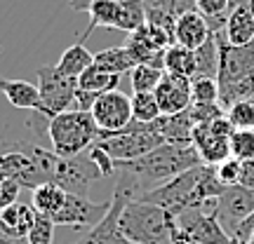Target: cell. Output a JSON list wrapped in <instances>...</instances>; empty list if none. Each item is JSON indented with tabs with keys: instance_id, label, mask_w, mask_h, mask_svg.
<instances>
[{
	"instance_id": "cell-49",
	"label": "cell",
	"mask_w": 254,
	"mask_h": 244,
	"mask_svg": "<svg viewBox=\"0 0 254 244\" xmlns=\"http://www.w3.org/2000/svg\"><path fill=\"white\" fill-rule=\"evenodd\" d=\"M247 244H254V240H250V242H247Z\"/></svg>"
},
{
	"instance_id": "cell-32",
	"label": "cell",
	"mask_w": 254,
	"mask_h": 244,
	"mask_svg": "<svg viewBox=\"0 0 254 244\" xmlns=\"http://www.w3.org/2000/svg\"><path fill=\"white\" fill-rule=\"evenodd\" d=\"M55 221L45 214H38L36 211V221L28 230L26 242L28 244H55Z\"/></svg>"
},
{
	"instance_id": "cell-44",
	"label": "cell",
	"mask_w": 254,
	"mask_h": 244,
	"mask_svg": "<svg viewBox=\"0 0 254 244\" xmlns=\"http://www.w3.org/2000/svg\"><path fill=\"white\" fill-rule=\"evenodd\" d=\"M92 5V0H68V7L75 12H87Z\"/></svg>"
},
{
	"instance_id": "cell-5",
	"label": "cell",
	"mask_w": 254,
	"mask_h": 244,
	"mask_svg": "<svg viewBox=\"0 0 254 244\" xmlns=\"http://www.w3.org/2000/svg\"><path fill=\"white\" fill-rule=\"evenodd\" d=\"M99 141V127L90 110L68 108L47 120V144L59 157H73Z\"/></svg>"
},
{
	"instance_id": "cell-6",
	"label": "cell",
	"mask_w": 254,
	"mask_h": 244,
	"mask_svg": "<svg viewBox=\"0 0 254 244\" xmlns=\"http://www.w3.org/2000/svg\"><path fill=\"white\" fill-rule=\"evenodd\" d=\"M38 90L43 97V115L55 118L64 110H68L75 103L78 92V78L66 75L59 66H40L36 71Z\"/></svg>"
},
{
	"instance_id": "cell-28",
	"label": "cell",
	"mask_w": 254,
	"mask_h": 244,
	"mask_svg": "<svg viewBox=\"0 0 254 244\" xmlns=\"http://www.w3.org/2000/svg\"><path fill=\"white\" fill-rule=\"evenodd\" d=\"M146 24V7L141 0H120L118 9V21H116V31L123 33H134L139 26Z\"/></svg>"
},
{
	"instance_id": "cell-4",
	"label": "cell",
	"mask_w": 254,
	"mask_h": 244,
	"mask_svg": "<svg viewBox=\"0 0 254 244\" xmlns=\"http://www.w3.org/2000/svg\"><path fill=\"white\" fill-rule=\"evenodd\" d=\"M172 221L174 214L167 209L144 202L129 199L120 214L118 228L123 237L136 244H172Z\"/></svg>"
},
{
	"instance_id": "cell-14",
	"label": "cell",
	"mask_w": 254,
	"mask_h": 244,
	"mask_svg": "<svg viewBox=\"0 0 254 244\" xmlns=\"http://www.w3.org/2000/svg\"><path fill=\"white\" fill-rule=\"evenodd\" d=\"M155 99L158 106L163 110V115H174V113H182L193 103L190 97V78L184 75H172V73L165 71L160 85L155 87Z\"/></svg>"
},
{
	"instance_id": "cell-15",
	"label": "cell",
	"mask_w": 254,
	"mask_h": 244,
	"mask_svg": "<svg viewBox=\"0 0 254 244\" xmlns=\"http://www.w3.org/2000/svg\"><path fill=\"white\" fill-rule=\"evenodd\" d=\"M141 2L146 7V21L165 28L172 36L177 19L190 9H195V0H141Z\"/></svg>"
},
{
	"instance_id": "cell-50",
	"label": "cell",
	"mask_w": 254,
	"mask_h": 244,
	"mask_svg": "<svg viewBox=\"0 0 254 244\" xmlns=\"http://www.w3.org/2000/svg\"><path fill=\"white\" fill-rule=\"evenodd\" d=\"M0 186H2V176H0Z\"/></svg>"
},
{
	"instance_id": "cell-45",
	"label": "cell",
	"mask_w": 254,
	"mask_h": 244,
	"mask_svg": "<svg viewBox=\"0 0 254 244\" xmlns=\"http://www.w3.org/2000/svg\"><path fill=\"white\" fill-rule=\"evenodd\" d=\"M250 0H231V9L233 7H240V5H247Z\"/></svg>"
},
{
	"instance_id": "cell-33",
	"label": "cell",
	"mask_w": 254,
	"mask_h": 244,
	"mask_svg": "<svg viewBox=\"0 0 254 244\" xmlns=\"http://www.w3.org/2000/svg\"><path fill=\"white\" fill-rule=\"evenodd\" d=\"M226 118L233 129H254V99L233 103L226 110Z\"/></svg>"
},
{
	"instance_id": "cell-31",
	"label": "cell",
	"mask_w": 254,
	"mask_h": 244,
	"mask_svg": "<svg viewBox=\"0 0 254 244\" xmlns=\"http://www.w3.org/2000/svg\"><path fill=\"white\" fill-rule=\"evenodd\" d=\"M190 97H193V103H219L217 78H207V75L190 78Z\"/></svg>"
},
{
	"instance_id": "cell-39",
	"label": "cell",
	"mask_w": 254,
	"mask_h": 244,
	"mask_svg": "<svg viewBox=\"0 0 254 244\" xmlns=\"http://www.w3.org/2000/svg\"><path fill=\"white\" fill-rule=\"evenodd\" d=\"M19 190H21V186H19L17 181H12V179H2V186H0V211L5 207H9V204H14V202H19Z\"/></svg>"
},
{
	"instance_id": "cell-47",
	"label": "cell",
	"mask_w": 254,
	"mask_h": 244,
	"mask_svg": "<svg viewBox=\"0 0 254 244\" xmlns=\"http://www.w3.org/2000/svg\"><path fill=\"white\" fill-rule=\"evenodd\" d=\"M247 7H250V12H252V17H254V0H250V2H247Z\"/></svg>"
},
{
	"instance_id": "cell-13",
	"label": "cell",
	"mask_w": 254,
	"mask_h": 244,
	"mask_svg": "<svg viewBox=\"0 0 254 244\" xmlns=\"http://www.w3.org/2000/svg\"><path fill=\"white\" fill-rule=\"evenodd\" d=\"M254 214V190L243 186H228L217 199V216L228 235L236 233V228Z\"/></svg>"
},
{
	"instance_id": "cell-9",
	"label": "cell",
	"mask_w": 254,
	"mask_h": 244,
	"mask_svg": "<svg viewBox=\"0 0 254 244\" xmlns=\"http://www.w3.org/2000/svg\"><path fill=\"white\" fill-rule=\"evenodd\" d=\"M90 113L99 127V139L111 136L120 129H125L134 120L132 118V97H127L118 90L99 94V99L94 101Z\"/></svg>"
},
{
	"instance_id": "cell-21",
	"label": "cell",
	"mask_w": 254,
	"mask_h": 244,
	"mask_svg": "<svg viewBox=\"0 0 254 244\" xmlns=\"http://www.w3.org/2000/svg\"><path fill=\"white\" fill-rule=\"evenodd\" d=\"M118 9H120V0H92L90 9H87L90 24H87V28L80 33L78 43H85L94 28H116Z\"/></svg>"
},
{
	"instance_id": "cell-8",
	"label": "cell",
	"mask_w": 254,
	"mask_h": 244,
	"mask_svg": "<svg viewBox=\"0 0 254 244\" xmlns=\"http://www.w3.org/2000/svg\"><path fill=\"white\" fill-rule=\"evenodd\" d=\"M231 134H233V125L228 122L226 115L212 120V122L195 125L190 141L195 146L202 164L217 167L219 162L231 157Z\"/></svg>"
},
{
	"instance_id": "cell-12",
	"label": "cell",
	"mask_w": 254,
	"mask_h": 244,
	"mask_svg": "<svg viewBox=\"0 0 254 244\" xmlns=\"http://www.w3.org/2000/svg\"><path fill=\"white\" fill-rule=\"evenodd\" d=\"M109 207H111V199H106V202H92V199H87V195L68 193L62 209L57 214H52L50 218L55 221L57 226L94 228L101 218L106 216Z\"/></svg>"
},
{
	"instance_id": "cell-10",
	"label": "cell",
	"mask_w": 254,
	"mask_h": 244,
	"mask_svg": "<svg viewBox=\"0 0 254 244\" xmlns=\"http://www.w3.org/2000/svg\"><path fill=\"white\" fill-rule=\"evenodd\" d=\"M174 221L184 233H189L200 244H226L231 240V235L224 230L221 221H219L217 209L190 207L174 214Z\"/></svg>"
},
{
	"instance_id": "cell-40",
	"label": "cell",
	"mask_w": 254,
	"mask_h": 244,
	"mask_svg": "<svg viewBox=\"0 0 254 244\" xmlns=\"http://www.w3.org/2000/svg\"><path fill=\"white\" fill-rule=\"evenodd\" d=\"M231 237H238V240H243L245 244L250 242V240H254V214H250V216L236 228V233Z\"/></svg>"
},
{
	"instance_id": "cell-42",
	"label": "cell",
	"mask_w": 254,
	"mask_h": 244,
	"mask_svg": "<svg viewBox=\"0 0 254 244\" xmlns=\"http://www.w3.org/2000/svg\"><path fill=\"white\" fill-rule=\"evenodd\" d=\"M238 186L254 190V157L252 160H243V169H240V181Z\"/></svg>"
},
{
	"instance_id": "cell-35",
	"label": "cell",
	"mask_w": 254,
	"mask_h": 244,
	"mask_svg": "<svg viewBox=\"0 0 254 244\" xmlns=\"http://www.w3.org/2000/svg\"><path fill=\"white\" fill-rule=\"evenodd\" d=\"M240 169H243V160H238L233 155L214 167L217 179L224 183V186H238V181H240Z\"/></svg>"
},
{
	"instance_id": "cell-26",
	"label": "cell",
	"mask_w": 254,
	"mask_h": 244,
	"mask_svg": "<svg viewBox=\"0 0 254 244\" xmlns=\"http://www.w3.org/2000/svg\"><path fill=\"white\" fill-rule=\"evenodd\" d=\"M118 85H120V75L109 73V71H101V68H97L94 63L78 78V90H87V92H94V94L113 92V90H118Z\"/></svg>"
},
{
	"instance_id": "cell-11",
	"label": "cell",
	"mask_w": 254,
	"mask_h": 244,
	"mask_svg": "<svg viewBox=\"0 0 254 244\" xmlns=\"http://www.w3.org/2000/svg\"><path fill=\"white\" fill-rule=\"evenodd\" d=\"M101 176H104V174L99 172L97 164L92 162L90 153L85 150V153L73 155V157H59L52 181H55L57 186H62L64 190H68V193L85 195V193H87V186H92L94 181H99Z\"/></svg>"
},
{
	"instance_id": "cell-34",
	"label": "cell",
	"mask_w": 254,
	"mask_h": 244,
	"mask_svg": "<svg viewBox=\"0 0 254 244\" xmlns=\"http://www.w3.org/2000/svg\"><path fill=\"white\" fill-rule=\"evenodd\" d=\"M231 155L238 160L254 157V129H233L231 134Z\"/></svg>"
},
{
	"instance_id": "cell-38",
	"label": "cell",
	"mask_w": 254,
	"mask_h": 244,
	"mask_svg": "<svg viewBox=\"0 0 254 244\" xmlns=\"http://www.w3.org/2000/svg\"><path fill=\"white\" fill-rule=\"evenodd\" d=\"M87 153H90L92 162L99 167V172L104 174V176H111V174H116V160H113V157H111V155L106 153V150H104L99 144H94L90 150H87Z\"/></svg>"
},
{
	"instance_id": "cell-19",
	"label": "cell",
	"mask_w": 254,
	"mask_h": 244,
	"mask_svg": "<svg viewBox=\"0 0 254 244\" xmlns=\"http://www.w3.org/2000/svg\"><path fill=\"white\" fill-rule=\"evenodd\" d=\"M189 108L182 110V113H174V115H160L155 120L158 134L165 139V144H193L190 139H193L195 122L190 118Z\"/></svg>"
},
{
	"instance_id": "cell-7",
	"label": "cell",
	"mask_w": 254,
	"mask_h": 244,
	"mask_svg": "<svg viewBox=\"0 0 254 244\" xmlns=\"http://www.w3.org/2000/svg\"><path fill=\"white\" fill-rule=\"evenodd\" d=\"M219 40V90H226L231 85L245 82L254 78V40L250 45H228L224 31L217 33Z\"/></svg>"
},
{
	"instance_id": "cell-1",
	"label": "cell",
	"mask_w": 254,
	"mask_h": 244,
	"mask_svg": "<svg viewBox=\"0 0 254 244\" xmlns=\"http://www.w3.org/2000/svg\"><path fill=\"white\" fill-rule=\"evenodd\" d=\"M228 186L217 179V172L212 164H198L186 172L177 174L174 179L160 183L158 188L141 193L139 199L158 204L167 209L170 214H179L184 209L202 207L209 199H217Z\"/></svg>"
},
{
	"instance_id": "cell-3",
	"label": "cell",
	"mask_w": 254,
	"mask_h": 244,
	"mask_svg": "<svg viewBox=\"0 0 254 244\" xmlns=\"http://www.w3.org/2000/svg\"><path fill=\"white\" fill-rule=\"evenodd\" d=\"M59 155L36 141H14L0 148V176L33 190L52 181Z\"/></svg>"
},
{
	"instance_id": "cell-41",
	"label": "cell",
	"mask_w": 254,
	"mask_h": 244,
	"mask_svg": "<svg viewBox=\"0 0 254 244\" xmlns=\"http://www.w3.org/2000/svg\"><path fill=\"white\" fill-rule=\"evenodd\" d=\"M99 99V94L94 92H87V90H78L75 92V108L78 110H92L94 101Z\"/></svg>"
},
{
	"instance_id": "cell-18",
	"label": "cell",
	"mask_w": 254,
	"mask_h": 244,
	"mask_svg": "<svg viewBox=\"0 0 254 244\" xmlns=\"http://www.w3.org/2000/svg\"><path fill=\"white\" fill-rule=\"evenodd\" d=\"M33 221H36V209L31 204L14 202L0 211V233L9 240H26Z\"/></svg>"
},
{
	"instance_id": "cell-48",
	"label": "cell",
	"mask_w": 254,
	"mask_h": 244,
	"mask_svg": "<svg viewBox=\"0 0 254 244\" xmlns=\"http://www.w3.org/2000/svg\"><path fill=\"white\" fill-rule=\"evenodd\" d=\"M123 244H136V242H129V240L125 237V240H123Z\"/></svg>"
},
{
	"instance_id": "cell-37",
	"label": "cell",
	"mask_w": 254,
	"mask_h": 244,
	"mask_svg": "<svg viewBox=\"0 0 254 244\" xmlns=\"http://www.w3.org/2000/svg\"><path fill=\"white\" fill-rule=\"evenodd\" d=\"M195 9L205 19L228 17L231 14V0H195Z\"/></svg>"
},
{
	"instance_id": "cell-27",
	"label": "cell",
	"mask_w": 254,
	"mask_h": 244,
	"mask_svg": "<svg viewBox=\"0 0 254 244\" xmlns=\"http://www.w3.org/2000/svg\"><path fill=\"white\" fill-rule=\"evenodd\" d=\"M195 52V75H207V78H217L219 75V40L217 33L198 47Z\"/></svg>"
},
{
	"instance_id": "cell-29",
	"label": "cell",
	"mask_w": 254,
	"mask_h": 244,
	"mask_svg": "<svg viewBox=\"0 0 254 244\" xmlns=\"http://www.w3.org/2000/svg\"><path fill=\"white\" fill-rule=\"evenodd\" d=\"M165 75V68L151 66V63H139L129 71V82L134 92H155V87L160 85Z\"/></svg>"
},
{
	"instance_id": "cell-24",
	"label": "cell",
	"mask_w": 254,
	"mask_h": 244,
	"mask_svg": "<svg viewBox=\"0 0 254 244\" xmlns=\"http://www.w3.org/2000/svg\"><path fill=\"white\" fill-rule=\"evenodd\" d=\"M165 71L172 75L195 78V52L189 47L174 43L165 49Z\"/></svg>"
},
{
	"instance_id": "cell-46",
	"label": "cell",
	"mask_w": 254,
	"mask_h": 244,
	"mask_svg": "<svg viewBox=\"0 0 254 244\" xmlns=\"http://www.w3.org/2000/svg\"><path fill=\"white\" fill-rule=\"evenodd\" d=\"M226 244H245V242H243V240H238V237H231Z\"/></svg>"
},
{
	"instance_id": "cell-22",
	"label": "cell",
	"mask_w": 254,
	"mask_h": 244,
	"mask_svg": "<svg viewBox=\"0 0 254 244\" xmlns=\"http://www.w3.org/2000/svg\"><path fill=\"white\" fill-rule=\"evenodd\" d=\"M94 66L101 68V71L116 73V75H123V73H129L136 66L134 56L129 54L127 45H118V47H109V49H101L94 54Z\"/></svg>"
},
{
	"instance_id": "cell-30",
	"label": "cell",
	"mask_w": 254,
	"mask_h": 244,
	"mask_svg": "<svg viewBox=\"0 0 254 244\" xmlns=\"http://www.w3.org/2000/svg\"><path fill=\"white\" fill-rule=\"evenodd\" d=\"M163 115L153 92H134L132 94V118L136 122H153Z\"/></svg>"
},
{
	"instance_id": "cell-25",
	"label": "cell",
	"mask_w": 254,
	"mask_h": 244,
	"mask_svg": "<svg viewBox=\"0 0 254 244\" xmlns=\"http://www.w3.org/2000/svg\"><path fill=\"white\" fill-rule=\"evenodd\" d=\"M92 63H94V54L85 47V43H75V45H71V47H66V49H64V54L59 56L57 66H59L66 75L80 78Z\"/></svg>"
},
{
	"instance_id": "cell-16",
	"label": "cell",
	"mask_w": 254,
	"mask_h": 244,
	"mask_svg": "<svg viewBox=\"0 0 254 244\" xmlns=\"http://www.w3.org/2000/svg\"><path fill=\"white\" fill-rule=\"evenodd\" d=\"M0 92L5 94V99L21 110H36L43 113V97L38 85L28 80H14V78H0Z\"/></svg>"
},
{
	"instance_id": "cell-23",
	"label": "cell",
	"mask_w": 254,
	"mask_h": 244,
	"mask_svg": "<svg viewBox=\"0 0 254 244\" xmlns=\"http://www.w3.org/2000/svg\"><path fill=\"white\" fill-rule=\"evenodd\" d=\"M66 195H68V190H64L55 181H47L43 186L33 188V209L38 214L52 216V214H57L62 209V204L66 202Z\"/></svg>"
},
{
	"instance_id": "cell-20",
	"label": "cell",
	"mask_w": 254,
	"mask_h": 244,
	"mask_svg": "<svg viewBox=\"0 0 254 244\" xmlns=\"http://www.w3.org/2000/svg\"><path fill=\"white\" fill-rule=\"evenodd\" d=\"M224 38L228 45H250L254 40V17L247 5L231 9L224 26Z\"/></svg>"
},
{
	"instance_id": "cell-2",
	"label": "cell",
	"mask_w": 254,
	"mask_h": 244,
	"mask_svg": "<svg viewBox=\"0 0 254 244\" xmlns=\"http://www.w3.org/2000/svg\"><path fill=\"white\" fill-rule=\"evenodd\" d=\"M198 164H202V160L193 144H160L151 153L141 155L136 160L116 162V169L134 176L141 193H148V190L158 188L160 183L174 179L177 174L186 172L190 167H198Z\"/></svg>"
},
{
	"instance_id": "cell-17",
	"label": "cell",
	"mask_w": 254,
	"mask_h": 244,
	"mask_svg": "<svg viewBox=\"0 0 254 244\" xmlns=\"http://www.w3.org/2000/svg\"><path fill=\"white\" fill-rule=\"evenodd\" d=\"M209 36H212V31L207 26V19L202 17L198 9H190V12H186V14L177 19L174 43L189 47V49H198Z\"/></svg>"
},
{
	"instance_id": "cell-36",
	"label": "cell",
	"mask_w": 254,
	"mask_h": 244,
	"mask_svg": "<svg viewBox=\"0 0 254 244\" xmlns=\"http://www.w3.org/2000/svg\"><path fill=\"white\" fill-rule=\"evenodd\" d=\"M190 118L195 125H202V122H212L217 118H224L226 110L221 103H190Z\"/></svg>"
},
{
	"instance_id": "cell-43",
	"label": "cell",
	"mask_w": 254,
	"mask_h": 244,
	"mask_svg": "<svg viewBox=\"0 0 254 244\" xmlns=\"http://www.w3.org/2000/svg\"><path fill=\"white\" fill-rule=\"evenodd\" d=\"M172 244H200V242H195L189 233H184L182 228L177 226V221H172Z\"/></svg>"
}]
</instances>
